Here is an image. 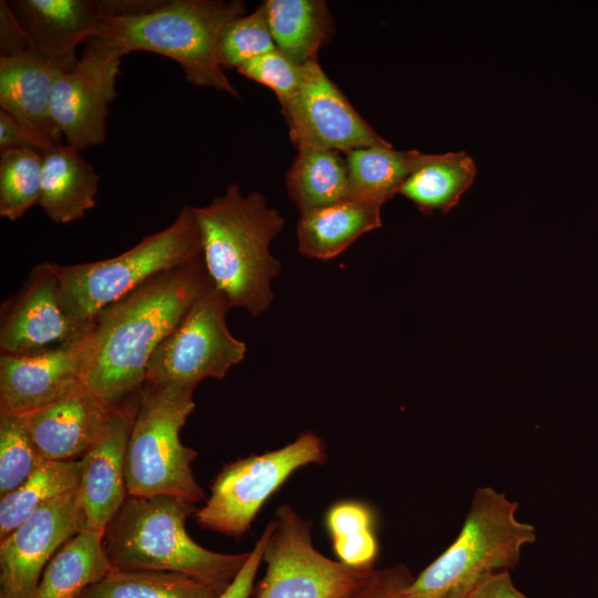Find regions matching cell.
Wrapping results in <instances>:
<instances>
[{"label":"cell","instance_id":"cell-19","mask_svg":"<svg viewBox=\"0 0 598 598\" xmlns=\"http://www.w3.org/2000/svg\"><path fill=\"white\" fill-rule=\"evenodd\" d=\"M59 71L27 42L0 54V110L51 146L62 144L50 95Z\"/></svg>","mask_w":598,"mask_h":598},{"label":"cell","instance_id":"cell-23","mask_svg":"<svg viewBox=\"0 0 598 598\" xmlns=\"http://www.w3.org/2000/svg\"><path fill=\"white\" fill-rule=\"evenodd\" d=\"M277 49L298 64L317 60V52L333 37L334 22L322 0L262 2Z\"/></svg>","mask_w":598,"mask_h":598},{"label":"cell","instance_id":"cell-35","mask_svg":"<svg viewBox=\"0 0 598 598\" xmlns=\"http://www.w3.org/2000/svg\"><path fill=\"white\" fill-rule=\"evenodd\" d=\"M52 147L8 112L0 110V151L24 148L43 154Z\"/></svg>","mask_w":598,"mask_h":598},{"label":"cell","instance_id":"cell-12","mask_svg":"<svg viewBox=\"0 0 598 598\" xmlns=\"http://www.w3.org/2000/svg\"><path fill=\"white\" fill-rule=\"evenodd\" d=\"M85 44L78 64L56 73L50 95L53 122L66 144L80 152L105 141L122 60L92 40Z\"/></svg>","mask_w":598,"mask_h":598},{"label":"cell","instance_id":"cell-4","mask_svg":"<svg viewBox=\"0 0 598 598\" xmlns=\"http://www.w3.org/2000/svg\"><path fill=\"white\" fill-rule=\"evenodd\" d=\"M195 512V504L176 496H128L103 534L111 568L181 573L223 594L249 551L221 554L195 543L185 528Z\"/></svg>","mask_w":598,"mask_h":598},{"label":"cell","instance_id":"cell-16","mask_svg":"<svg viewBox=\"0 0 598 598\" xmlns=\"http://www.w3.org/2000/svg\"><path fill=\"white\" fill-rule=\"evenodd\" d=\"M91 332L35 354L1 353L0 412L25 415L83 381Z\"/></svg>","mask_w":598,"mask_h":598},{"label":"cell","instance_id":"cell-34","mask_svg":"<svg viewBox=\"0 0 598 598\" xmlns=\"http://www.w3.org/2000/svg\"><path fill=\"white\" fill-rule=\"evenodd\" d=\"M274 527L275 519L270 520L267 524L256 545L249 551V556L245 565L243 566L236 578L233 580V582L229 585V587L219 596V598H249L256 574L258 571L260 563L264 560V551L266 544Z\"/></svg>","mask_w":598,"mask_h":598},{"label":"cell","instance_id":"cell-2","mask_svg":"<svg viewBox=\"0 0 598 598\" xmlns=\"http://www.w3.org/2000/svg\"><path fill=\"white\" fill-rule=\"evenodd\" d=\"M105 11L90 40L123 58L154 52L176 61L187 81L239 97L217 60L224 27L246 13L241 0H104Z\"/></svg>","mask_w":598,"mask_h":598},{"label":"cell","instance_id":"cell-6","mask_svg":"<svg viewBox=\"0 0 598 598\" xmlns=\"http://www.w3.org/2000/svg\"><path fill=\"white\" fill-rule=\"evenodd\" d=\"M194 386L145 382L125 456L128 496L169 495L193 504L205 499L192 463L197 453L182 444L179 431L195 409Z\"/></svg>","mask_w":598,"mask_h":598},{"label":"cell","instance_id":"cell-28","mask_svg":"<svg viewBox=\"0 0 598 598\" xmlns=\"http://www.w3.org/2000/svg\"><path fill=\"white\" fill-rule=\"evenodd\" d=\"M213 586L185 574L111 569L75 598H219Z\"/></svg>","mask_w":598,"mask_h":598},{"label":"cell","instance_id":"cell-3","mask_svg":"<svg viewBox=\"0 0 598 598\" xmlns=\"http://www.w3.org/2000/svg\"><path fill=\"white\" fill-rule=\"evenodd\" d=\"M193 212L203 260L215 287L230 308H243L254 317L265 313L274 300L271 282L281 272L270 244L283 228L282 215L268 206L261 193L244 196L235 183Z\"/></svg>","mask_w":598,"mask_h":598},{"label":"cell","instance_id":"cell-29","mask_svg":"<svg viewBox=\"0 0 598 598\" xmlns=\"http://www.w3.org/2000/svg\"><path fill=\"white\" fill-rule=\"evenodd\" d=\"M327 526L339 561L351 567H372L378 555L373 517L359 502H340L327 514Z\"/></svg>","mask_w":598,"mask_h":598},{"label":"cell","instance_id":"cell-33","mask_svg":"<svg viewBox=\"0 0 598 598\" xmlns=\"http://www.w3.org/2000/svg\"><path fill=\"white\" fill-rule=\"evenodd\" d=\"M302 65L276 49L245 62L237 71L271 89L282 106L293 96L300 85Z\"/></svg>","mask_w":598,"mask_h":598},{"label":"cell","instance_id":"cell-10","mask_svg":"<svg viewBox=\"0 0 598 598\" xmlns=\"http://www.w3.org/2000/svg\"><path fill=\"white\" fill-rule=\"evenodd\" d=\"M229 309L226 296L217 288L197 300L152 354L145 382L196 388L208 378L224 379L247 352L246 343L228 329Z\"/></svg>","mask_w":598,"mask_h":598},{"label":"cell","instance_id":"cell-1","mask_svg":"<svg viewBox=\"0 0 598 598\" xmlns=\"http://www.w3.org/2000/svg\"><path fill=\"white\" fill-rule=\"evenodd\" d=\"M215 287L199 256L162 271L94 318L83 382L117 404L136 394L158 344Z\"/></svg>","mask_w":598,"mask_h":598},{"label":"cell","instance_id":"cell-24","mask_svg":"<svg viewBox=\"0 0 598 598\" xmlns=\"http://www.w3.org/2000/svg\"><path fill=\"white\" fill-rule=\"evenodd\" d=\"M287 173V190L301 214L329 207L350 197L346 156L322 148H301Z\"/></svg>","mask_w":598,"mask_h":598},{"label":"cell","instance_id":"cell-25","mask_svg":"<svg viewBox=\"0 0 598 598\" xmlns=\"http://www.w3.org/2000/svg\"><path fill=\"white\" fill-rule=\"evenodd\" d=\"M111 569L103 535L84 529L51 558L32 598H75Z\"/></svg>","mask_w":598,"mask_h":598},{"label":"cell","instance_id":"cell-15","mask_svg":"<svg viewBox=\"0 0 598 598\" xmlns=\"http://www.w3.org/2000/svg\"><path fill=\"white\" fill-rule=\"evenodd\" d=\"M117 404L106 402L81 381L22 416L43 460L69 461L82 457L99 441Z\"/></svg>","mask_w":598,"mask_h":598},{"label":"cell","instance_id":"cell-14","mask_svg":"<svg viewBox=\"0 0 598 598\" xmlns=\"http://www.w3.org/2000/svg\"><path fill=\"white\" fill-rule=\"evenodd\" d=\"M84 529L79 488L35 511L0 540V598H32L51 558Z\"/></svg>","mask_w":598,"mask_h":598},{"label":"cell","instance_id":"cell-5","mask_svg":"<svg viewBox=\"0 0 598 598\" xmlns=\"http://www.w3.org/2000/svg\"><path fill=\"white\" fill-rule=\"evenodd\" d=\"M517 502L493 487H478L451 546L405 588L410 598H468L487 576L514 567L535 527L516 518Z\"/></svg>","mask_w":598,"mask_h":598},{"label":"cell","instance_id":"cell-18","mask_svg":"<svg viewBox=\"0 0 598 598\" xmlns=\"http://www.w3.org/2000/svg\"><path fill=\"white\" fill-rule=\"evenodd\" d=\"M33 49L59 72L79 62L76 48L93 38L104 0L7 1Z\"/></svg>","mask_w":598,"mask_h":598},{"label":"cell","instance_id":"cell-37","mask_svg":"<svg viewBox=\"0 0 598 598\" xmlns=\"http://www.w3.org/2000/svg\"><path fill=\"white\" fill-rule=\"evenodd\" d=\"M410 577L408 569L403 566L378 570L373 579L350 598H381L392 587Z\"/></svg>","mask_w":598,"mask_h":598},{"label":"cell","instance_id":"cell-8","mask_svg":"<svg viewBox=\"0 0 598 598\" xmlns=\"http://www.w3.org/2000/svg\"><path fill=\"white\" fill-rule=\"evenodd\" d=\"M312 525L290 505L276 509L264 551L267 570L256 598H350L375 576L372 567H351L318 551Z\"/></svg>","mask_w":598,"mask_h":598},{"label":"cell","instance_id":"cell-7","mask_svg":"<svg viewBox=\"0 0 598 598\" xmlns=\"http://www.w3.org/2000/svg\"><path fill=\"white\" fill-rule=\"evenodd\" d=\"M199 256L197 220L193 207L184 206L171 225L115 257L68 266L54 262L62 307L70 318L92 322L102 309L152 277Z\"/></svg>","mask_w":598,"mask_h":598},{"label":"cell","instance_id":"cell-9","mask_svg":"<svg viewBox=\"0 0 598 598\" xmlns=\"http://www.w3.org/2000/svg\"><path fill=\"white\" fill-rule=\"evenodd\" d=\"M326 460L323 440L306 431L281 448L231 462L216 476L205 505L194 513L196 522L205 529L240 536L296 470Z\"/></svg>","mask_w":598,"mask_h":598},{"label":"cell","instance_id":"cell-22","mask_svg":"<svg viewBox=\"0 0 598 598\" xmlns=\"http://www.w3.org/2000/svg\"><path fill=\"white\" fill-rule=\"evenodd\" d=\"M476 172L474 159L465 152L419 153L398 194L411 200L424 215L447 213L472 186Z\"/></svg>","mask_w":598,"mask_h":598},{"label":"cell","instance_id":"cell-30","mask_svg":"<svg viewBox=\"0 0 598 598\" xmlns=\"http://www.w3.org/2000/svg\"><path fill=\"white\" fill-rule=\"evenodd\" d=\"M42 154L32 150L1 151L0 216L14 221L41 196Z\"/></svg>","mask_w":598,"mask_h":598},{"label":"cell","instance_id":"cell-11","mask_svg":"<svg viewBox=\"0 0 598 598\" xmlns=\"http://www.w3.org/2000/svg\"><path fill=\"white\" fill-rule=\"evenodd\" d=\"M281 110L297 150L322 148L346 154L390 145L357 112L317 60L302 65L300 85Z\"/></svg>","mask_w":598,"mask_h":598},{"label":"cell","instance_id":"cell-32","mask_svg":"<svg viewBox=\"0 0 598 598\" xmlns=\"http://www.w3.org/2000/svg\"><path fill=\"white\" fill-rule=\"evenodd\" d=\"M43 461L23 416L0 412V495L18 488Z\"/></svg>","mask_w":598,"mask_h":598},{"label":"cell","instance_id":"cell-13","mask_svg":"<svg viewBox=\"0 0 598 598\" xmlns=\"http://www.w3.org/2000/svg\"><path fill=\"white\" fill-rule=\"evenodd\" d=\"M94 321L70 318L60 299L54 262L35 265L21 289L1 307V353L27 355L85 338Z\"/></svg>","mask_w":598,"mask_h":598},{"label":"cell","instance_id":"cell-17","mask_svg":"<svg viewBox=\"0 0 598 598\" xmlns=\"http://www.w3.org/2000/svg\"><path fill=\"white\" fill-rule=\"evenodd\" d=\"M137 398L138 392L117 404L104 434L81 458L79 496L86 530L103 535L128 497L125 456Z\"/></svg>","mask_w":598,"mask_h":598},{"label":"cell","instance_id":"cell-20","mask_svg":"<svg viewBox=\"0 0 598 598\" xmlns=\"http://www.w3.org/2000/svg\"><path fill=\"white\" fill-rule=\"evenodd\" d=\"M100 176L81 152L68 144L42 154L39 205L58 224L83 218L95 207Z\"/></svg>","mask_w":598,"mask_h":598},{"label":"cell","instance_id":"cell-21","mask_svg":"<svg viewBox=\"0 0 598 598\" xmlns=\"http://www.w3.org/2000/svg\"><path fill=\"white\" fill-rule=\"evenodd\" d=\"M381 207L375 202L349 197L301 214L297 224L300 252L320 260L339 256L363 234L381 227Z\"/></svg>","mask_w":598,"mask_h":598},{"label":"cell","instance_id":"cell-27","mask_svg":"<svg viewBox=\"0 0 598 598\" xmlns=\"http://www.w3.org/2000/svg\"><path fill=\"white\" fill-rule=\"evenodd\" d=\"M419 151H396L392 145L357 148L346 153L350 197L383 205L399 193L411 174Z\"/></svg>","mask_w":598,"mask_h":598},{"label":"cell","instance_id":"cell-36","mask_svg":"<svg viewBox=\"0 0 598 598\" xmlns=\"http://www.w3.org/2000/svg\"><path fill=\"white\" fill-rule=\"evenodd\" d=\"M468 598H527L513 584L508 570L494 573L484 578Z\"/></svg>","mask_w":598,"mask_h":598},{"label":"cell","instance_id":"cell-26","mask_svg":"<svg viewBox=\"0 0 598 598\" xmlns=\"http://www.w3.org/2000/svg\"><path fill=\"white\" fill-rule=\"evenodd\" d=\"M81 476V460H44L18 488L1 496L0 539L42 506L76 491Z\"/></svg>","mask_w":598,"mask_h":598},{"label":"cell","instance_id":"cell-38","mask_svg":"<svg viewBox=\"0 0 598 598\" xmlns=\"http://www.w3.org/2000/svg\"><path fill=\"white\" fill-rule=\"evenodd\" d=\"M413 580L412 577L399 582L385 592L381 598H410L404 594V588Z\"/></svg>","mask_w":598,"mask_h":598},{"label":"cell","instance_id":"cell-31","mask_svg":"<svg viewBox=\"0 0 598 598\" xmlns=\"http://www.w3.org/2000/svg\"><path fill=\"white\" fill-rule=\"evenodd\" d=\"M264 4L227 23L217 41L221 69H238L245 62L276 50Z\"/></svg>","mask_w":598,"mask_h":598}]
</instances>
